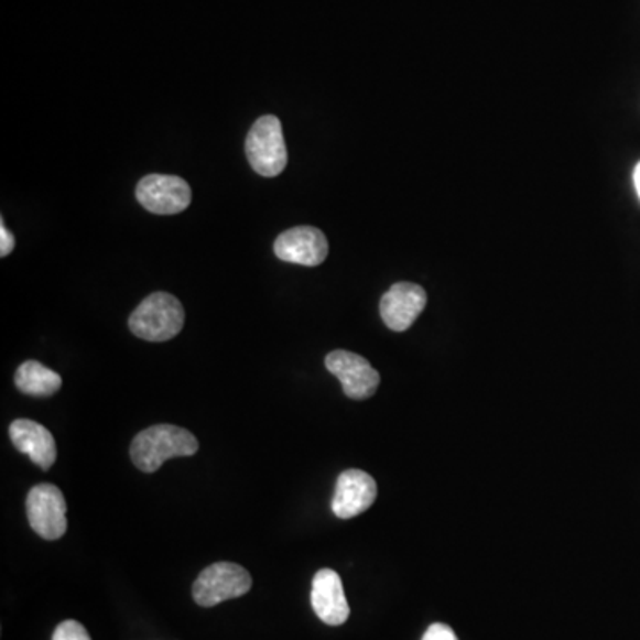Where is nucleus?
Segmentation results:
<instances>
[{"label":"nucleus","mask_w":640,"mask_h":640,"mask_svg":"<svg viewBox=\"0 0 640 640\" xmlns=\"http://www.w3.org/2000/svg\"><path fill=\"white\" fill-rule=\"evenodd\" d=\"M198 448V440L189 431L178 425L159 424L135 436L130 457L139 470L155 474L166 460L194 456Z\"/></svg>","instance_id":"1"},{"label":"nucleus","mask_w":640,"mask_h":640,"mask_svg":"<svg viewBox=\"0 0 640 640\" xmlns=\"http://www.w3.org/2000/svg\"><path fill=\"white\" fill-rule=\"evenodd\" d=\"M185 323L184 306L175 295L155 292L130 315V332L147 341H167L182 332Z\"/></svg>","instance_id":"2"},{"label":"nucleus","mask_w":640,"mask_h":640,"mask_svg":"<svg viewBox=\"0 0 640 640\" xmlns=\"http://www.w3.org/2000/svg\"><path fill=\"white\" fill-rule=\"evenodd\" d=\"M246 155L259 175L272 178L283 173L289 162V153L281 121L276 116H262L254 121L246 139Z\"/></svg>","instance_id":"3"},{"label":"nucleus","mask_w":640,"mask_h":640,"mask_svg":"<svg viewBox=\"0 0 640 640\" xmlns=\"http://www.w3.org/2000/svg\"><path fill=\"white\" fill-rule=\"evenodd\" d=\"M248 570L234 562H217L199 573L193 585L194 601L199 607H216L226 599H236L251 590Z\"/></svg>","instance_id":"4"},{"label":"nucleus","mask_w":640,"mask_h":640,"mask_svg":"<svg viewBox=\"0 0 640 640\" xmlns=\"http://www.w3.org/2000/svg\"><path fill=\"white\" fill-rule=\"evenodd\" d=\"M28 520L31 529L43 540L56 541L66 534L65 495L54 484H37L28 495Z\"/></svg>","instance_id":"5"},{"label":"nucleus","mask_w":640,"mask_h":640,"mask_svg":"<svg viewBox=\"0 0 640 640\" xmlns=\"http://www.w3.org/2000/svg\"><path fill=\"white\" fill-rule=\"evenodd\" d=\"M135 198L148 213L173 216L189 207L193 193L181 176L148 175L139 182Z\"/></svg>","instance_id":"6"},{"label":"nucleus","mask_w":640,"mask_h":640,"mask_svg":"<svg viewBox=\"0 0 640 640\" xmlns=\"http://www.w3.org/2000/svg\"><path fill=\"white\" fill-rule=\"evenodd\" d=\"M326 369L340 379L344 393L349 399L364 401L378 392L381 378L364 356L349 350H333L326 356Z\"/></svg>","instance_id":"7"},{"label":"nucleus","mask_w":640,"mask_h":640,"mask_svg":"<svg viewBox=\"0 0 640 640\" xmlns=\"http://www.w3.org/2000/svg\"><path fill=\"white\" fill-rule=\"evenodd\" d=\"M274 253L283 262L317 268L329 253L326 236L314 226H295L274 240Z\"/></svg>","instance_id":"8"},{"label":"nucleus","mask_w":640,"mask_h":640,"mask_svg":"<svg viewBox=\"0 0 640 640\" xmlns=\"http://www.w3.org/2000/svg\"><path fill=\"white\" fill-rule=\"evenodd\" d=\"M427 304V294L416 283L401 281L382 295L379 312L392 332H405L415 323Z\"/></svg>","instance_id":"9"},{"label":"nucleus","mask_w":640,"mask_h":640,"mask_svg":"<svg viewBox=\"0 0 640 640\" xmlns=\"http://www.w3.org/2000/svg\"><path fill=\"white\" fill-rule=\"evenodd\" d=\"M378 498V484L364 470L341 471L333 497L332 509L341 520L358 517Z\"/></svg>","instance_id":"10"},{"label":"nucleus","mask_w":640,"mask_h":640,"mask_svg":"<svg viewBox=\"0 0 640 640\" xmlns=\"http://www.w3.org/2000/svg\"><path fill=\"white\" fill-rule=\"evenodd\" d=\"M312 607L317 618L329 627H340L349 619V604L337 572L333 570L317 572L312 584Z\"/></svg>","instance_id":"11"},{"label":"nucleus","mask_w":640,"mask_h":640,"mask_svg":"<svg viewBox=\"0 0 640 640\" xmlns=\"http://www.w3.org/2000/svg\"><path fill=\"white\" fill-rule=\"evenodd\" d=\"M11 442L17 451L28 454L42 470H51L56 463V440L48 429L33 420H14L10 427Z\"/></svg>","instance_id":"12"},{"label":"nucleus","mask_w":640,"mask_h":640,"mask_svg":"<svg viewBox=\"0 0 640 640\" xmlns=\"http://www.w3.org/2000/svg\"><path fill=\"white\" fill-rule=\"evenodd\" d=\"M14 384L25 395L48 397L59 392L63 379L40 361L29 360L20 365L14 373Z\"/></svg>","instance_id":"13"},{"label":"nucleus","mask_w":640,"mask_h":640,"mask_svg":"<svg viewBox=\"0 0 640 640\" xmlns=\"http://www.w3.org/2000/svg\"><path fill=\"white\" fill-rule=\"evenodd\" d=\"M52 640H91V637L79 621L69 619V621L61 622Z\"/></svg>","instance_id":"14"},{"label":"nucleus","mask_w":640,"mask_h":640,"mask_svg":"<svg viewBox=\"0 0 640 640\" xmlns=\"http://www.w3.org/2000/svg\"><path fill=\"white\" fill-rule=\"evenodd\" d=\"M422 640H457L456 633L447 625H442V622H434L425 631Z\"/></svg>","instance_id":"15"},{"label":"nucleus","mask_w":640,"mask_h":640,"mask_svg":"<svg viewBox=\"0 0 640 640\" xmlns=\"http://www.w3.org/2000/svg\"><path fill=\"white\" fill-rule=\"evenodd\" d=\"M0 257H8L14 249V237L8 228H6L4 221H0Z\"/></svg>","instance_id":"16"},{"label":"nucleus","mask_w":640,"mask_h":640,"mask_svg":"<svg viewBox=\"0 0 640 640\" xmlns=\"http://www.w3.org/2000/svg\"><path fill=\"white\" fill-rule=\"evenodd\" d=\"M633 184H636V191L640 198V162L637 164L636 171H633Z\"/></svg>","instance_id":"17"}]
</instances>
